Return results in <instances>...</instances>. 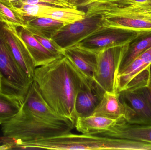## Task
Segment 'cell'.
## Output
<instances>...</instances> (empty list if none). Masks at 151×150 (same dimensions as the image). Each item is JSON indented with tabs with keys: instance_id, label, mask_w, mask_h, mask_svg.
<instances>
[{
	"instance_id": "23",
	"label": "cell",
	"mask_w": 151,
	"mask_h": 150,
	"mask_svg": "<svg viewBox=\"0 0 151 150\" xmlns=\"http://www.w3.org/2000/svg\"><path fill=\"white\" fill-rule=\"evenodd\" d=\"M0 20L17 27H25L24 17L17 13L6 4L0 1Z\"/></svg>"
},
{
	"instance_id": "25",
	"label": "cell",
	"mask_w": 151,
	"mask_h": 150,
	"mask_svg": "<svg viewBox=\"0 0 151 150\" xmlns=\"http://www.w3.org/2000/svg\"><path fill=\"white\" fill-rule=\"evenodd\" d=\"M49 4L53 7L78 9V6L74 3L69 0H41Z\"/></svg>"
},
{
	"instance_id": "24",
	"label": "cell",
	"mask_w": 151,
	"mask_h": 150,
	"mask_svg": "<svg viewBox=\"0 0 151 150\" xmlns=\"http://www.w3.org/2000/svg\"><path fill=\"white\" fill-rule=\"evenodd\" d=\"M32 34L35 38L50 53L57 55H64V49L58 45L52 39L47 38L36 34Z\"/></svg>"
},
{
	"instance_id": "15",
	"label": "cell",
	"mask_w": 151,
	"mask_h": 150,
	"mask_svg": "<svg viewBox=\"0 0 151 150\" xmlns=\"http://www.w3.org/2000/svg\"><path fill=\"white\" fill-rule=\"evenodd\" d=\"M18 33L24 43L36 68L50 63L63 55L50 53L24 27H18Z\"/></svg>"
},
{
	"instance_id": "30",
	"label": "cell",
	"mask_w": 151,
	"mask_h": 150,
	"mask_svg": "<svg viewBox=\"0 0 151 150\" xmlns=\"http://www.w3.org/2000/svg\"><path fill=\"white\" fill-rule=\"evenodd\" d=\"M69 1H71L74 3L76 4V5H77V3H78V1H79V0H69Z\"/></svg>"
},
{
	"instance_id": "21",
	"label": "cell",
	"mask_w": 151,
	"mask_h": 150,
	"mask_svg": "<svg viewBox=\"0 0 151 150\" xmlns=\"http://www.w3.org/2000/svg\"><path fill=\"white\" fill-rule=\"evenodd\" d=\"M85 16L86 12L78 9L49 6L40 17L50 18L68 24L81 20Z\"/></svg>"
},
{
	"instance_id": "14",
	"label": "cell",
	"mask_w": 151,
	"mask_h": 150,
	"mask_svg": "<svg viewBox=\"0 0 151 150\" xmlns=\"http://www.w3.org/2000/svg\"><path fill=\"white\" fill-rule=\"evenodd\" d=\"M98 136L151 144V125L130 124L124 118H121L117 120L108 131Z\"/></svg>"
},
{
	"instance_id": "9",
	"label": "cell",
	"mask_w": 151,
	"mask_h": 150,
	"mask_svg": "<svg viewBox=\"0 0 151 150\" xmlns=\"http://www.w3.org/2000/svg\"><path fill=\"white\" fill-rule=\"evenodd\" d=\"M86 15L112 12H129L151 15V0H103L86 6Z\"/></svg>"
},
{
	"instance_id": "10",
	"label": "cell",
	"mask_w": 151,
	"mask_h": 150,
	"mask_svg": "<svg viewBox=\"0 0 151 150\" xmlns=\"http://www.w3.org/2000/svg\"><path fill=\"white\" fill-rule=\"evenodd\" d=\"M17 28L15 26L4 23V38L18 64L28 77L33 79L36 67L24 43L19 35Z\"/></svg>"
},
{
	"instance_id": "2",
	"label": "cell",
	"mask_w": 151,
	"mask_h": 150,
	"mask_svg": "<svg viewBox=\"0 0 151 150\" xmlns=\"http://www.w3.org/2000/svg\"><path fill=\"white\" fill-rule=\"evenodd\" d=\"M75 128L73 122H57L36 117L22 106L18 113L2 125L5 138L15 141L17 146L71 132Z\"/></svg>"
},
{
	"instance_id": "18",
	"label": "cell",
	"mask_w": 151,
	"mask_h": 150,
	"mask_svg": "<svg viewBox=\"0 0 151 150\" xmlns=\"http://www.w3.org/2000/svg\"><path fill=\"white\" fill-rule=\"evenodd\" d=\"M26 28L31 33L52 39L65 23L45 17H25Z\"/></svg>"
},
{
	"instance_id": "12",
	"label": "cell",
	"mask_w": 151,
	"mask_h": 150,
	"mask_svg": "<svg viewBox=\"0 0 151 150\" xmlns=\"http://www.w3.org/2000/svg\"><path fill=\"white\" fill-rule=\"evenodd\" d=\"M22 106L35 116L46 120L57 122H71L60 116L51 108L42 97L37 83L34 80Z\"/></svg>"
},
{
	"instance_id": "19",
	"label": "cell",
	"mask_w": 151,
	"mask_h": 150,
	"mask_svg": "<svg viewBox=\"0 0 151 150\" xmlns=\"http://www.w3.org/2000/svg\"><path fill=\"white\" fill-rule=\"evenodd\" d=\"M117 120L94 115L78 117L76 121L75 128L84 134L98 135L108 131Z\"/></svg>"
},
{
	"instance_id": "22",
	"label": "cell",
	"mask_w": 151,
	"mask_h": 150,
	"mask_svg": "<svg viewBox=\"0 0 151 150\" xmlns=\"http://www.w3.org/2000/svg\"><path fill=\"white\" fill-rule=\"evenodd\" d=\"M23 102L17 96L0 91V125L15 117L21 110Z\"/></svg>"
},
{
	"instance_id": "5",
	"label": "cell",
	"mask_w": 151,
	"mask_h": 150,
	"mask_svg": "<svg viewBox=\"0 0 151 150\" xmlns=\"http://www.w3.org/2000/svg\"><path fill=\"white\" fill-rule=\"evenodd\" d=\"M129 44L106 48L97 54L95 85L105 92L118 93L119 68Z\"/></svg>"
},
{
	"instance_id": "4",
	"label": "cell",
	"mask_w": 151,
	"mask_h": 150,
	"mask_svg": "<svg viewBox=\"0 0 151 150\" xmlns=\"http://www.w3.org/2000/svg\"><path fill=\"white\" fill-rule=\"evenodd\" d=\"M4 23L0 20V71L2 92L24 101L33 79L28 77L14 59L3 33Z\"/></svg>"
},
{
	"instance_id": "29",
	"label": "cell",
	"mask_w": 151,
	"mask_h": 150,
	"mask_svg": "<svg viewBox=\"0 0 151 150\" xmlns=\"http://www.w3.org/2000/svg\"><path fill=\"white\" fill-rule=\"evenodd\" d=\"M3 2H9L16 1H19V0H0Z\"/></svg>"
},
{
	"instance_id": "28",
	"label": "cell",
	"mask_w": 151,
	"mask_h": 150,
	"mask_svg": "<svg viewBox=\"0 0 151 150\" xmlns=\"http://www.w3.org/2000/svg\"><path fill=\"white\" fill-rule=\"evenodd\" d=\"M2 75L0 71V91H2Z\"/></svg>"
},
{
	"instance_id": "32",
	"label": "cell",
	"mask_w": 151,
	"mask_h": 150,
	"mask_svg": "<svg viewBox=\"0 0 151 150\" xmlns=\"http://www.w3.org/2000/svg\"><path fill=\"white\" fill-rule=\"evenodd\" d=\"M103 1V0H94V1H91V2L90 3H91L92 2L95 1Z\"/></svg>"
},
{
	"instance_id": "1",
	"label": "cell",
	"mask_w": 151,
	"mask_h": 150,
	"mask_svg": "<svg viewBox=\"0 0 151 150\" xmlns=\"http://www.w3.org/2000/svg\"><path fill=\"white\" fill-rule=\"evenodd\" d=\"M34 81L44 99L60 116L75 123V101L80 90L95 85L87 82L64 55L37 67Z\"/></svg>"
},
{
	"instance_id": "17",
	"label": "cell",
	"mask_w": 151,
	"mask_h": 150,
	"mask_svg": "<svg viewBox=\"0 0 151 150\" xmlns=\"http://www.w3.org/2000/svg\"><path fill=\"white\" fill-rule=\"evenodd\" d=\"M92 115L114 120L125 119L126 110L119 93L105 92Z\"/></svg>"
},
{
	"instance_id": "8",
	"label": "cell",
	"mask_w": 151,
	"mask_h": 150,
	"mask_svg": "<svg viewBox=\"0 0 151 150\" xmlns=\"http://www.w3.org/2000/svg\"><path fill=\"white\" fill-rule=\"evenodd\" d=\"M142 33L115 27H104L76 45L97 54L106 48L129 44Z\"/></svg>"
},
{
	"instance_id": "6",
	"label": "cell",
	"mask_w": 151,
	"mask_h": 150,
	"mask_svg": "<svg viewBox=\"0 0 151 150\" xmlns=\"http://www.w3.org/2000/svg\"><path fill=\"white\" fill-rule=\"evenodd\" d=\"M126 116L130 124L151 125V88L149 85L127 87L119 92Z\"/></svg>"
},
{
	"instance_id": "26",
	"label": "cell",
	"mask_w": 151,
	"mask_h": 150,
	"mask_svg": "<svg viewBox=\"0 0 151 150\" xmlns=\"http://www.w3.org/2000/svg\"><path fill=\"white\" fill-rule=\"evenodd\" d=\"M16 1L18 2L23 4H28V5H43L52 6L49 4L41 0H19V1Z\"/></svg>"
},
{
	"instance_id": "31",
	"label": "cell",
	"mask_w": 151,
	"mask_h": 150,
	"mask_svg": "<svg viewBox=\"0 0 151 150\" xmlns=\"http://www.w3.org/2000/svg\"><path fill=\"white\" fill-rule=\"evenodd\" d=\"M150 75H151V77H150V87L151 88V64L150 65Z\"/></svg>"
},
{
	"instance_id": "11",
	"label": "cell",
	"mask_w": 151,
	"mask_h": 150,
	"mask_svg": "<svg viewBox=\"0 0 151 150\" xmlns=\"http://www.w3.org/2000/svg\"><path fill=\"white\" fill-rule=\"evenodd\" d=\"M104 26L140 32H151V15L129 12H113L101 14Z\"/></svg>"
},
{
	"instance_id": "7",
	"label": "cell",
	"mask_w": 151,
	"mask_h": 150,
	"mask_svg": "<svg viewBox=\"0 0 151 150\" xmlns=\"http://www.w3.org/2000/svg\"><path fill=\"white\" fill-rule=\"evenodd\" d=\"M104 27L102 15L86 16L81 20L65 25L52 39L65 50L76 45Z\"/></svg>"
},
{
	"instance_id": "16",
	"label": "cell",
	"mask_w": 151,
	"mask_h": 150,
	"mask_svg": "<svg viewBox=\"0 0 151 150\" xmlns=\"http://www.w3.org/2000/svg\"><path fill=\"white\" fill-rule=\"evenodd\" d=\"M105 92L98 87H86L80 90L75 101L76 119L92 115Z\"/></svg>"
},
{
	"instance_id": "13",
	"label": "cell",
	"mask_w": 151,
	"mask_h": 150,
	"mask_svg": "<svg viewBox=\"0 0 151 150\" xmlns=\"http://www.w3.org/2000/svg\"><path fill=\"white\" fill-rule=\"evenodd\" d=\"M64 55L87 82L96 85L95 76L97 66L96 54L76 45L65 49Z\"/></svg>"
},
{
	"instance_id": "20",
	"label": "cell",
	"mask_w": 151,
	"mask_h": 150,
	"mask_svg": "<svg viewBox=\"0 0 151 150\" xmlns=\"http://www.w3.org/2000/svg\"><path fill=\"white\" fill-rule=\"evenodd\" d=\"M150 47L151 32L142 33L129 44L121 62L118 75L137 57Z\"/></svg>"
},
{
	"instance_id": "3",
	"label": "cell",
	"mask_w": 151,
	"mask_h": 150,
	"mask_svg": "<svg viewBox=\"0 0 151 150\" xmlns=\"http://www.w3.org/2000/svg\"><path fill=\"white\" fill-rule=\"evenodd\" d=\"M24 149L57 150H151V144L71 132L26 144Z\"/></svg>"
},
{
	"instance_id": "27",
	"label": "cell",
	"mask_w": 151,
	"mask_h": 150,
	"mask_svg": "<svg viewBox=\"0 0 151 150\" xmlns=\"http://www.w3.org/2000/svg\"><path fill=\"white\" fill-rule=\"evenodd\" d=\"M94 0H79L77 3L78 7H85Z\"/></svg>"
}]
</instances>
